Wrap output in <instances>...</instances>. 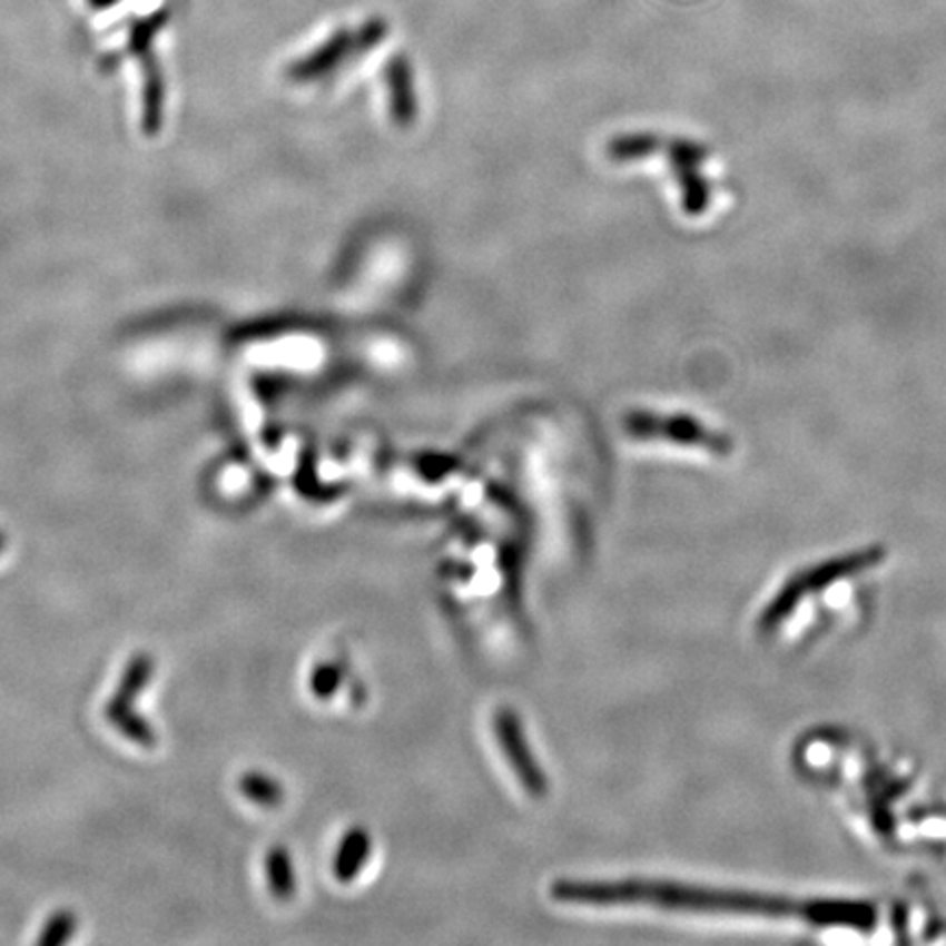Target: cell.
<instances>
[{"mask_svg": "<svg viewBox=\"0 0 946 946\" xmlns=\"http://www.w3.org/2000/svg\"><path fill=\"white\" fill-rule=\"evenodd\" d=\"M371 855V835L364 828H351L336 853L334 877L339 883H348L359 875Z\"/></svg>", "mask_w": 946, "mask_h": 946, "instance_id": "obj_2", "label": "cell"}, {"mask_svg": "<svg viewBox=\"0 0 946 946\" xmlns=\"http://www.w3.org/2000/svg\"><path fill=\"white\" fill-rule=\"evenodd\" d=\"M151 671H154L151 658L149 656H136L135 660L130 662L126 676L121 679V688H119L117 697L124 699V701H132L136 694H140L142 688L147 686Z\"/></svg>", "mask_w": 946, "mask_h": 946, "instance_id": "obj_6", "label": "cell"}, {"mask_svg": "<svg viewBox=\"0 0 946 946\" xmlns=\"http://www.w3.org/2000/svg\"><path fill=\"white\" fill-rule=\"evenodd\" d=\"M130 703L132 701H124V699H119V697H115L110 703H108V708H106V717H108V721L117 728V730H121L130 741H135L138 745H145V747H151V745L156 743V737H154V730L149 728V723L147 721H142V717H138L135 710L130 708Z\"/></svg>", "mask_w": 946, "mask_h": 946, "instance_id": "obj_3", "label": "cell"}, {"mask_svg": "<svg viewBox=\"0 0 946 946\" xmlns=\"http://www.w3.org/2000/svg\"><path fill=\"white\" fill-rule=\"evenodd\" d=\"M75 927H77V920H75V916H72V914H68V911L56 914V916L47 923V927H45L42 936L38 938V945H62V943H67V940L72 938Z\"/></svg>", "mask_w": 946, "mask_h": 946, "instance_id": "obj_7", "label": "cell"}, {"mask_svg": "<svg viewBox=\"0 0 946 946\" xmlns=\"http://www.w3.org/2000/svg\"><path fill=\"white\" fill-rule=\"evenodd\" d=\"M2 548H4V538L0 535V552H2Z\"/></svg>", "mask_w": 946, "mask_h": 946, "instance_id": "obj_9", "label": "cell"}, {"mask_svg": "<svg viewBox=\"0 0 946 946\" xmlns=\"http://www.w3.org/2000/svg\"><path fill=\"white\" fill-rule=\"evenodd\" d=\"M495 735L497 743L502 747L506 760L511 762L518 780L522 787L533 796L543 798L548 794V780L533 756V749L524 737V728L520 723V717L511 708H502L495 715Z\"/></svg>", "mask_w": 946, "mask_h": 946, "instance_id": "obj_1", "label": "cell"}, {"mask_svg": "<svg viewBox=\"0 0 946 946\" xmlns=\"http://www.w3.org/2000/svg\"><path fill=\"white\" fill-rule=\"evenodd\" d=\"M239 789H242V794L248 800H253L257 805H264V807H274V805H278L283 800V789L272 778L262 776V773H248V776H244L239 780Z\"/></svg>", "mask_w": 946, "mask_h": 946, "instance_id": "obj_5", "label": "cell"}, {"mask_svg": "<svg viewBox=\"0 0 946 946\" xmlns=\"http://www.w3.org/2000/svg\"><path fill=\"white\" fill-rule=\"evenodd\" d=\"M266 868H268V880H270L274 898L289 900L294 896V887H296L289 853L285 848H274L268 855Z\"/></svg>", "mask_w": 946, "mask_h": 946, "instance_id": "obj_4", "label": "cell"}, {"mask_svg": "<svg viewBox=\"0 0 946 946\" xmlns=\"http://www.w3.org/2000/svg\"><path fill=\"white\" fill-rule=\"evenodd\" d=\"M339 686V671L334 664H325L312 676V690L321 699H327L332 692H336Z\"/></svg>", "mask_w": 946, "mask_h": 946, "instance_id": "obj_8", "label": "cell"}]
</instances>
